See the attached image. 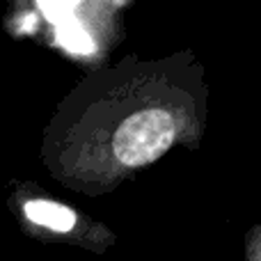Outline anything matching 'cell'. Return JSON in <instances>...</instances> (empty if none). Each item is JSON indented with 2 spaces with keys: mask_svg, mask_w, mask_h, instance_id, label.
<instances>
[{
  "mask_svg": "<svg viewBox=\"0 0 261 261\" xmlns=\"http://www.w3.org/2000/svg\"><path fill=\"white\" fill-rule=\"evenodd\" d=\"M23 213L30 222L50 231H71L76 227V213L69 206L48 202V199H30L23 206Z\"/></svg>",
  "mask_w": 261,
  "mask_h": 261,
  "instance_id": "obj_2",
  "label": "cell"
},
{
  "mask_svg": "<svg viewBox=\"0 0 261 261\" xmlns=\"http://www.w3.org/2000/svg\"><path fill=\"white\" fill-rule=\"evenodd\" d=\"M179 122L167 108H147L133 113L113 135V156L124 167H142L153 163L174 142Z\"/></svg>",
  "mask_w": 261,
  "mask_h": 261,
  "instance_id": "obj_1",
  "label": "cell"
}]
</instances>
